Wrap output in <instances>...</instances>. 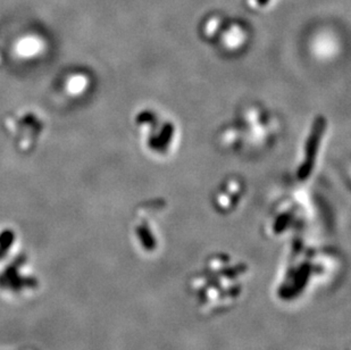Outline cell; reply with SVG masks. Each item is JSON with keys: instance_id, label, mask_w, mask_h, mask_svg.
Listing matches in <instances>:
<instances>
[{"instance_id": "obj_1", "label": "cell", "mask_w": 351, "mask_h": 350, "mask_svg": "<svg viewBox=\"0 0 351 350\" xmlns=\"http://www.w3.org/2000/svg\"><path fill=\"white\" fill-rule=\"evenodd\" d=\"M278 132V121L271 110L259 104H248L221 130L219 141L233 152H258L271 148Z\"/></svg>"}, {"instance_id": "obj_2", "label": "cell", "mask_w": 351, "mask_h": 350, "mask_svg": "<svg viewBox=\"0 0 351 350\" xmlns=\"http://www.w3.org/2000/svg\"><path fill=\"white\" fill-rule=\"evenodd\" d=\"M245 194V185L240 178H228L217 185L213 202L217 211H232L241 204Z\"/></svg>"}, {"instance_id": "obj_3", "label": "cell", "mask_w": 351, "mask_h": 350, "mask_svg": "<svg viewBox=\"0 0 351 350\" xmlns=\"http://www.w3.org/2000/svg\"><path fill=\"white\" fill-rule=\"evenodd\" d=\"M325 130H326V123L323 119H316L314 124L311 126V132L308 138L306 139L305 147H304V159L300 163V167L297 174L299 175V178H307L311 175L314 161L317 159V152L319 150Z\"/></svg>"}]
</instances>
